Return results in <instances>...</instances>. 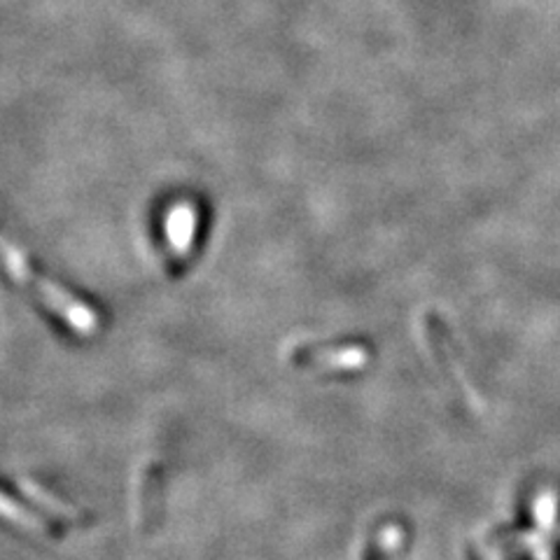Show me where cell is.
Returning a JSON list of instances; mask_svg holds the SVG:
<instances>
[{
	"instance_id": "cell-1",
	"label": "cell",
	"mask_w": 560,
	"mask_h": 560,
	"mask_svg": "<svg viewBox=\"0 0 560 560\" xmlns=\"http://www.w3.org/2000/svg\"><path fill=\"white\" fill-rule=\"evenodd\" d=\"M0 261H3L5 271L16 280V283H22L33 296H38L49 311L59 313L61 320L70 329L80 331L84 337L94 335L98 327V315L90 306L82 304L78 296L66 292L57 283H51L49 278L35 271L31 267V261L24 257V253L3 236H0Z\"/></svg>"
},
{
	"instance_id": "cell-2",
	"label": "cell",
	"mask_w": 560,
	"mask_h": 560,
	"mask_svg": "<svg viewBox=\"0 0 560 560\" xmlns=\"http://www.w3.org/2000/svg\"><path fill=\"white\" fill-rule=\"evenodd\" d=\"M197 234V213L189 203H178L166 215V238L175 257H185L191 250Z\"/></svg>"
},
{
	"instance_id": "cell-3",
	"label": "cell",
	"mask_w": 560,
	"mask_h": 560,
	"mask_svg": "<svg viewBox=\"0 0 560 560\" xmlns=\"http://www.w3.org/2000/svg\"><path fill=\"white\" fill-rule=\"evenodd\" d=\"M535 523H537V533L549 535L556 528V518H558V495L553 490H541V493L535 498Z\"/></svg>"
},
{
	"instance_id": "cell-4",
	"label": "cell",
	"mask_w": 560,
	"mask_h": 560,
	"mask_svg": "<svg viewBox=\"0 0 560 560\" xmlns=\"http://www.w3.org/2000/svg\"><path fill=\"white\" fill-rule=\"evenodd\" d=\"M0 516L8 518L14 525H20V528H24V530H31V533L45 530V525L38 516H33L28 510H24L20 502H14L5 493H0Z\"/></svg>"
},
{
	"instance_id": "cell-5",
	"label": "cell",
	"mask_w": 560,
	"mask_h": 560,
	"mask_svg": "<svg viewBox=\"0 0 560 560\" xmlns=\"http://www.w3.org/2000/svg\"><path fill=\"white\" fill-rule=\"evenodd\" d=\"M22 490L24 493L33 500V502H38V504H43L47 512H51V514H59V516H66V518H73V516H78L75 514V510H70V506H66L63 502H59L55 495H49L47 490H43L38 483H33V481H22Z\"/></svg>"
},
{
	"instance_id": "cell-6",
	"label": "cell",
	"mask_w": 560,
	"mask_h": 560,
	"mask_svg": "<svg viewBox=\"0 0 560 560\" xmlns=\"http://www.w3.org/2000/svg\"><path fill=\"white\" fill-rule=\"evenodd\" d=\"M525 547L530 549L533 558L535 560H551V551H549V541L547 537L541 533H535V535H528L525 537Z\"/></svg>"
},
{
	"instance_id": "cell-7",
	"label": "cell",
	"mask_w": 560,
	"mask_h": 560,
	"mask_svg": "<svg viewBox=\"0 0 560 560\" xmlns=\"http://www.w3.org/2000/svg\"><path fill=\"white\" fill-rule=\"evenodd\" d=\"M486 560H502V556H500V551L498 549H490L488 551V558Z\"/></svg>"
}]
</instances>
